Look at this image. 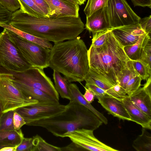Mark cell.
Instances as JSON below:
<instances>
[{"label": "cell", "mask_w": 151, "mask_h": 151, "mask_svg": "<svg viewBox=\"0 0 151 151\" xmlns=\"http://www.w3.org/2000/svg\"><path fill=\"white\" fill-rule=\"evenodd\" d=\"M9 24L18 29L55 44L74 39L86 28L79 16L38 17L20 9L12 13Z\"/></svg>", "instance_id": "cell-1"}, {"label": "cell", "mask_w": 151, "mask_h": 151, "mask_svg": "<svg viewBox=\"0 0 151 151\" xmlns=\"http://www.w3.org/2000/svg\"><path fill=\"white\" fill-rule=\"evenodd\" d=\"M88 50L79 37L55 43L50 49V67L62 74L68 83L84 80L89 68Z\"/></svg>", "instance_id": "cell-2"}, {"label": "cell", "mask_w": 151, "mask_h": 151, "mask_svg": "<svg viewBox=\"0 0 151 151\" xmlns=\"http://www.w3.org/2000/svg\"><path fill=\"white\" fill-rule=\"evenodd\" d=\"M88 53L89 68L113 85L130 60L111 29L104 44L99 48L91 46Z\"/></svg>", "instance_id": "cell-3"}, {"label": "cell", "mask_w": 151, "mask_h": 151, "mask_svg": "<svg viewBox=\"0 0 151 151\" xmlns=\"http://www.w3.org/2000/svg\"><path fill=\"white\" fill-rule=\"evenodd\" d=\"M64 111L59 115L35 121L27 125L41 127L54 135L61 137L66 132L84 128L93 130L103 124L91 111L82 105L70 101Z\"/></svg>", "instance_id": "cell-4"}, {"label": "cell", "mask_w": 151, "mask_h": 151, "mask_svg": "<svg viewBox=\"0 0 151 151\" xmlns=\"http://www.w3.org/2000/svg\"><path fill=\"white\" fill-rule=\"evenodd\" d=\"M13 78L11 73H0V102L3 113L38 102L25 95L14 84Z\"/></svg>", "instance_id": "cell-5"}, {"label": "cell", "mask_w": 151, "mask_h": 151, "mask_svg": "<svg viewBox=\"0 0 151 151\" xmlns=\"http://www.w3.org/2000/svg\"><path fill=\"white\" fill-rule=\"evenodd\" d=\"M0 67L11 73L22 72L32 67L10 40L8 30L5 28L0 33Z\"/></svg>", "instance_id": "cell-6"}, {"label": "cell", "mask_w": 151, "mask_h": 151, "mask_svg": "<svg viewBox=\"0 0 151 151\" xmlns=\"http://www.w3.org/2000/svg\"><path fill=\"white\" fill-rule=\"evenodd\" d=\"M8 34L10 40L32 67L43 70L49 66L50 49L27 40L9 30Z\"/></svg>", "instance_id": "cell-7"}, {"label": "cell", "mask_w": 151, "mask_h": 151, "mask_svg": "<svg viewBox=\"0 0 151 151\" xmlns=\"http://www.w3.org/2000/svg\"><path fill=\"white\" fill-rule=\"evenodd\" d=\"M12 74L15 81L41 90L59 101V94L51 80L46 75L43 69L32 67L23 72Z\"/></svg>", "instance_id": "cell-8"}, {"label": "cell", "mask_w": 151, "mask_h": 151, "mask_svg": "<svg viewBox=\"0 0 151 151\" xmlns=\"http://www.w3.org/2000/svg\"><path fill=\"white\" fill-rule=\"evenodd\" d=\"M106 8L111 29L139 23L141 18L126 0H108Z\"/></svg>", "instance_id": "cell-9"}, {"label": "cell", "mask_w": 151, "mask_h": 151, "mask_svg": "<svg viewBox=\"0 0 151 151\" xmlns=\"http://www.w3.org/2000/svg\"><path fill=\"white\" fill-rule=\"evenodd\" d=\"M67 105L38 102L19 108L14 111L24 119L26 125L32 122L50 118L60 114L66 110Z\"/></svg>", "instance_id": "cell-10"}, {"label": "cell", "mask_w": 151, "mask_h": 151, "mask_svg": "<svg viewBox=\"0 0 151 151\" xmlns=\"http://www.w3.org/2000/svg\"><path fill=\"white\" fill-rule=\"evenodd\" d=\"M93 130L82 128L65 133L61 137L69 138L83 150L116 151L118 150L103 143L94 136Z\"/></svg>", "instance_id": "cell-11"}, {"label": "cell", "mask_w": 151, "mask_h": 151, "mask_svg": "<svg viewBox=\"0 0 151 151\" xmlns=\"http://www.w3.org/2000/svg\"><path fill=\"white\" fill-rule=\"evenodd\" d=\"M111 29L114 36L124 47L134 44L142 35L146 33L139 23Z\"/></svg>", "instance_id": "cell-12"}, {"label": "cell", "mask_w": 151, "mask_h": 151, "mask_svg": "<svg viewBox=\"0 0 151 151\" xmlns=\"http://www.w3.org/2000/svg\"><path fill=\"white\" fill-rule=\"evenodd\" d=\"M49 8L48 17L58 18L79 16V5L66 0H45Z\"/></svg>", "instance_id": "cell-13"}, {"label": "cell", "mask_w": 151, "mask_h": 151, "mask_svg": "<svg viewBox=\"0 0 151 151\" xmlns=\"http://www.w3.org/2000/svg\"><path fill=\"white\" fill-rule=\"evenodd\" d=\"M102 106L109 113L120 119L130 121L122 100L111 97L108 95L97 98Z\"/></svg>", "instance_id": "cell-14"}, {"label": "cell", "mask_w": 151, "mask_h": 151, "mask_svg": "<svg viewBox=\"0 0 151 151\" xmlns=\"http://www.w3.org/2000/svg\"><path fill=\"white\" fill-rule=\"evenodd\" d=\"M106 5L96 10L89 16L86 17V28L92 33L111 29L106 9Z\"/></svg>", "instance_id": "cell-15"}, {"label": "cell", "mask_w": 151, "mask_h": 151, "mask_svg": "<svg viewBox=\"0 0 151 151\" xmlns=\"http://www.w3.org/2000/svg\"><path fill=\"white\" fill-rule=\"evenodd\" d=\"M122 101L130 116V121L140 125L142 127L150 130L151 118L136 106L131 101L129 96L127 95Z\"/></svg>", "instance_id": "cell-16"}, {"label": "cell", "mask_w": 151, "mask_h": 151, "mask_svg": "<svg viewBox=\"0 0 151 151\" xmlns=\"http://www.w3.org/2000/svg\"><path fill=\"white\" fill-rule=\"evenodd\" d=\"M132 102L151 118V95L140 87L129 96Z\"/></svg>", "instance_id": "cell-17"}, {"label": "cell", "mask_w": 151, "mask_h": 151, "mask_svg": "<svg viewBox=\"0 0 151 151\" xmlns=\"http://www.w3.org/2000/svg\"><path fill=\"white\" fill-rule=\"evenodd\" d=\"M69 87L71 95V99L70 101L75 102L84 106L93 113L103 123L105 124H107L108 120L106 118L85 99L76 84L70 83Z\"/></svg>", "instance_id": "cell-18"}, {"label": "cell", "mask_w": 151, "mask_h": 151, "mask_svg": "<svg viewBox=\"0 0 151 151\" xmlns=\"http://www.w3.org/2000/svg\"><path fill=\"white\" fill-rule=\"evenodd\" d=\"M13 81L14 84L25 95L37 100L38 102L48 103L54 104H60L59 101L40 90L29 87L15 81Z\"/></svg>", "instance_id": "cell-19"}, {"label": "cell", "mask_w": 151, "mask_h": 151, "mask_svg": "<svg viewBox=\"0 0 151 151\" xmlns=\"http://www.w3.org/2000/svg\"><path fill=\"white\" fill-rule=\"evenodd\" d=\"M150 39V36L146 33L142 35L134 44L124 47V50L129 59L139 60L143 48Z\"/></svg>", "instance_id": "cell-20"}, {"label": "cell", "mask_w": 151, "mask_h": 151, "mask_svg": "<svg viewBox=\"0 0 151 151\" xmlns=\"http://www.w3.org/2000/svg\"><path fill=\"white\" fill-rule=\"evenodd\" d=\"M0 26L7 29L27 40L43 47L50 49H51L53 47L52 45L49 41L45 39L36 37L18 29L9 24H0Z\"/></svg>", "instance_id": "cell-21"}, {"label": "cell", "mask_w": 151, "mask_h": 151, "mask_svg": "<svg viewBox=\"0 0 151 151\" xmlns=\"http://www.w3.org/2000/svg\"><path fill=\"white\" fill-rule=\"evenodd\" d=\"M24 137L21 129L12 131H0V145L11 147L18 146Z\"/></svg>", "instance_id": "cell-22"}, {"label": "cell", "mask_w": 151, "mask_h": 151, "mask_svg": "<svg viewBox=\"0 0 151 151\" xmlns=\"http://www.w3.org/2000/svg\"><path fill=\"white\" fill-rule=\"evenodd\" d=\"M58 72L53 70V79L56 90L61 97L68 99H71V95L69 87V83L66 79L62 77Z\"/></svg>", "instance_id": "cell-23"}, {"label": "cell", "mask_w": 151, "mask_h": 151, "mask_svg": "<svg viewBox=\"0 0 151 151\" xmlns=\"http://www.w3.org/2000/svg\"><path fill=\"white\" fill-rule=\"evenodd\" d=\"M146 128H142V133L133 141L132 146L137 151H151V136Z\"/></svg>", "instance_id": "cell-24"}, {"label": "cell", "mask_w": 151, "mask_h": 151, "mask_svg": "<svg viewBox=\"0 0 151 151\" xmlns=\"http://www.w3.org/2000/svg\"><path fill=\"white\" fill-rule=\"evenodd\" d=\"M84 80L86 83L94 84L104 90L107 94L109 90L114 86L89 68Z\"/></svg>", "instance_id": "cell-25"}, {"label": "cell", "mask_w": 151, "mask_h": 151, "mask_svg": "<svg viewBox=\"0 0 151 151\" xmlns=\"http://www.w3.org/2000/svg\"><path fill=\"white\" fill-rule=\"evenodd\" d=\"M137 75H139L134 68L131 61L130 60L128 61L125 67L121 72L118 77L117 82L125 90L126 85L129 81Z\"/></svg>", "instance_id": "cell-26"}, {"label": "cell", "mask_w": 151, "mask_h": 151, "mask_svg": "<svg viewBox=\"0 0 151 151\" xmlns=\"http://www.w3.org/2000/svg\"><path fill=\"white\" fill-rule=\"evenodd\" d=\"M20 9L23 12L35 17H45V15L32 0H18Z\"/></svg>", "instance_id": "cell-27"}, {"label": "cell", "mask_w": 151, "mask_h": 151, "mask_svg": "<svg viewBox=\"0 0 151 151\" xmlns=\"http://www.w3.org/2000/svg\"><path fill=\"white\" fill-rule=\"evenodd\" d=\"M32 138L33 147L32 151H61V147L48 143L38 134Z\"/></svg>", "instance_id": "cell-28"}, {"label": "cell", "mask_w": 151, "mask_h": 151, "mask_svg": "<svg viewBox=\"0 0 151 151\" xmlns=\"http://www.w3.org/2000/svg\"><path fill=\"white\" fill-rule=\"evenodd\" d=\"M133 66L142 80H147L151 74V68L139 60H131Z\"/></svg>", "instance_id": "cell-29"}, {"label": "cell", "mask_w": 151, "mask_h": 151, "mask_svg": "<svg viewBox=\"0 0 151 151\" xmlns=\"http://www.w3.org/2000/svg\"><path fill=\"white\" fill-rule=\"evenodd\" d=\"M14 111H10L4 113L2 116L0 125V131L15 130L13 124Z\"/></svg>", "instance_id": "cell-30"}, {"label": "cell", "mask_w": 151, "mask_h": 151, "mask_svg": "<svg viewBox=\"0 0 151 151\" xmlns=\"http://www.w3.org/2000/svg\"><path fill=\"white\" fill-rule=\"evenodd\" d=\"M108 0H88L84 9L86 17H89L93 12L107 5Z\"/></svg>", "instance_id": "cell-31"}, {"label": "cell", "mask_w": 151, "mask_h": 151, "mask_svg": "<svg viewBox=\"0 0 151 151\" xmlns=\"http://www.w3.org/2000/svg\"><path fill=\"white\" fill-rule=\"evenodd\" d=\"M110 29L95 32L93 34L91 46L95 48L101 47L105 43Z\"/></svg>", "instance_id": "cell-32"}, {"label": "cell", "mask_w": 151, "mask_h": 151, "mask_svg": "<svg viewBox=\"0 0 151 151\" xmlns=\"http://www.w3.org/2000/svg\"><path fill=\"white\" fill-rule=\"evenodd\" d=\"M142 79L139 75L136 76L132 78L127 83L125 89L127 95L130 96L137 90L141 86Z\"/></svg>", "instance_id": "cell-33"}, {"label": "cell", "mask_w": 151, "mask_h": 151, "mask_svg": "<svg viewBox=\"0 0 151 151\" xmlns=\"http://www.w3.org/2000/svg\"><path fill=\"white\" fill-rule=\"evenodd\" d=\"M151 39L143 48L140 55L139 60L151 67Z\"/></svg>", "instance_id": "cell-34"}, {"label": "cell", "mask_w": 151, "mask_h": 151, "mask_svg": "<svg viewBox=\"0 0 151 151\" xmlns=\"http://www.w3.org/2000/svg\"><path fill=\"white\" fill-rule=\"evenodd\" d=\"M0 4L12 13L15 12L20 7L18 0H0Z\"/></svg>", "instance_id": "cell-35"}, {"label": "cell", "mask_w": 151, "mask_h": 151, "mask_svg": "<svg viewBox=\"0 0 151 151\" xmlns=\"http://www.w3.org/2000/svg\"><path fill=\"white\" fill-rule=\"evenodd\" d=\"M33 147V138L24 137L16 151H32Z\"/></svg>", "instance_id": "cell-36"}, {"label": "cell", "mask_w": 151, "mask_h": 151, "mask_svg": "<svg viewBox=\"0 0 151 151\" xmlns=\"http://www.w3.org/2000/svg\"><path fill=\"white\" fill-rule=\"evenodd\" d=\"M12 14L0 4V24H9Z\"/></svg>", "instance_id": "cell-37"}, {"label": "cell", "mask_w": 151, "mask_h": 151, "mask_svg": "<svg viewBox=\"0 0 151 151\" xmlns=\"http://www.w3.org/2000/svg\"><path fill=\"white\" fill-rule=\"evenodd\" d=\"M142 29L150 36L151 32V15L140 19L139 22Z\"/></svg>", "instance_id": "cell-38"}, {"label": "cell", "mask_w": 151, "mask_h": 151, "mask_svg": "<svg viewBox=\"0 0 151 151\" xmlns=\"http://www.w3.org/2000/svg\"><path fill=\"white\" fill-rule=\"evenodd\" d=\"M13 120L14 128L16 130L20 129L26 124L24 119L15 111L14 114Z\"/></svg>", "instance_id": "cell-39"}, {"label": "cell", "mask_w": 151, "mask_h": 151, "mask_svg": "<svg viewBox=\"0 0 151 151\" xmlns=\"http://www.w3.org/2000/svg\"><path fill=\"white\" fill-rule=\"evenodd\" d=\"M84 87L88 88L91 89L94 93L95 95V98H96L103 96L107 95L106 92L105 91L94 84L86 83Z\"/></svg>", "instance_id": "cell-40"}, {"label": "cell", "mask_w": 151, "mask_h": 151, "mask_svg": "<svg viewBox=\"0 0 151 151\" xmlns=\"http://www.w3.org/2000/svg\"><path fill=\"white\" fill-rule=\"evenodd\" d=\"M41 9L46 17H49L50 9L49 6L45 0H32Z\"/></svg>", "instance_id": "cell-41"}, {"label": "cell", "mask_w": 151, "mask_h": 151, "mask_svg": "<svg viewBox=\"0 0 151 151\" xmlns=\"http://www.w3.org/2000/svg\"><path fill=\"white\" fill-rule=\"evenodd\" d=\"M111 88L121 100L124 99L127 96L125 90L117 82Z\"/></svg>", "instance_id": "cell-42"}, {"label": "cell", "mask_w": 151, "mask_h": 151, "mask_svg": "<svg viewBox=\"0 0 151 151\" xmlns=\"http://www.w3.org/2000/svg\"><path fill=\"white\" fill-rule=\"evenodd\" d=\"M134 6L148 7L151 8V0H131Z\"/></svg>", "instance_id": "cell-43"}, {"label": "cell", "mask_w": 151, "mask_h": 151, "mask_svg": "<svg viewBox=\"0 0 151 151\" xmlns=\"http://www.w3.org/2000/svg\"><path fill=\"white\" fill-rule=\"evenodd\" d=\"M85 93L83 96L85 99L89 103L93 101L95 98V95L93 92L89 88L84 87Z\"/></svg>", "instance_id": "cell-44"}, {"label": "cell", "mask_w": 151, "mask_h": 151, "mask_svg": "<svg viewBox=\"0 0 151 151\" xmlns=\"http://www.w3.org/2000/svg\"><path fill=\"white\" fill-rule=\"evenodd\" d=\"M83 150L77 145L72 142L68 146L61 147V151H82Z\"/></svg>", "instance_id": "cell-45"}, {"label": "cell", "mask_w": 151, "mask_h": 151, "mask_svg": "<svg viewBox=\"0 0 151 151\" xmlns=\"http://www.w3.org/2000/svg\"><path fill=\"white\" fill-rule=\"evenodd\" d=\"M151 76H150L147 80L146 82L143 87L146 91L151 95Z\"/></svg>", "instance_id": "cell-46"}, {"label": "cell", "mask_w": 151, "mask_h": 151, "mask_svg": "<svg viewBox=\"0 0 151 151\" xmlns=\"http://www.w3.org/2000/svg\"><path fill=\"white\" fill-rule=\"evenodd\" d=\"M18 146L14 147H6L1 149L0 151H16Z\"/></svg>", "instance_id": "cell-47"}, {"label": "cell", "mask_w": 151, "mask_h": 151, "mask_svg": "<svg viewBox=\"0 0 151 151\" xmlns=\"http://www.w3.org/2000/svg\"><path fill=\"white\" fill-rule=\"evenodd\" d=\"M3 113H4L3 112V110L1 106L0 102V125L1 123V119Z\"/></svg>", "instance_id": "cell-48"}, {"label": "cell", "mask_w": 151, "mask_h": 151, "mask_svg": "<svg viewBox=\"0 0 151 151\" xmlns=\"http://www.w3.org/2000/svg\"><path fill=\"white\" fill-rule=\"evenodd\" d=\"M78 4L79 5H81L83 4L86 0H78Z\"/></svg>", "instance_id": "cell-49"}, {"label": "cell", "mask_w": 151, "mask_h": 151, "mask_svg": "<svg viewBox=\"0 0 151 151\" xmlns=\"http://www.w3.org/2000/svg\"><path fill=\"white\" fill-rule=\"evenodd\" d=\"M68 1H69L70 2H71L72 3L76 4H78V2L76 0H66Z\"/></svg>", "instance_id": "cell-50"}, {"label": "cell", "mask_w": 151, "mask_h": 151, "mask_svg": "<svg viewBox=\"0 0 151 151\" xmlns=\"http://www.w3.org/2000/svg\"><path fill=\"white\" fill-rule=\"evenodd\" d=\"M76 0V1L78 2V0Z\"/></svg>", "instance_id": "cell-51"}]
</instances>
